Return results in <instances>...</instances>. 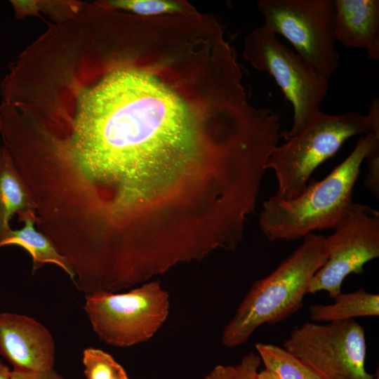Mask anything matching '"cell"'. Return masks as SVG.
<instances>
[{
    "label": "cell",
    "instance_id": "cell-1",
    "mask_svg": "<svg viewBox=\"0 0 379 379\" xmlns=\"http://www.w3.org/2000/svg\"><path fill=\"white\" fill-rule=\"evenodd\" d=\"M238 102L223 59L157 50L96 93L52 143V197L138 223L197 203L229 179Z\"/></svg>",
    "mask_w": 379,
    "mask_h": 379
},
{
    "label": "cell",
    "instance_id": "cell-2",
    "mask_svg": "<svg viewBox=\"0 0 379 379\" xmlns=\"http://www.w3.org/2000/svg\"><path fill=\"white\" fill-rule=\"evenodd\" d=\"M372 132L361 138L352 152L321 181L307 185L296 198L277 195L262 202L259 226L274 241H295L316 230L333 229L353 203V190L361 166L373 143Z\"/></svg>",
    "mask_w": 379,
    "mask_h": 379
},
{
    "label": "cell",
    "instance_id": "cell-3",
    "mask_svg": "<svg viewBox=\"0 0 379 379\" xmlns=\"http://www.w3.org/2000/svg\"><path fill=\"white\" fill-rule=\"evenodd\" d=\"M302 239L272 272L253 283L222 330L223 345H241L262 324L281 322L302 307L313 277L327 260L323 235L311 232Z\"/></svg>",
    "mask_w": 379,
    "mask_h": 379
},
{
    "label": "cell",
    "instance_id": "cell-4",
    "mask_svg": "<svg viewBox=\"0 0 379 379\" xmlns=\"http://www.w3.org/2000/svg\"><path fill=\"white\" fill-rule=\"evenodd\" d=\"M369 132L366 116L359 112L332 115L318 112L302 131L271 153L267 169L276 175V195L286 200L298 197L315 169L333 157L347 140Z\"/></svg>",
    "mask_w": 379,
    "mask_h": 379
},
{
    "label": "cell",
    "instance_id": "cell-5",
    "mask_svg": "<svg viewBox=\"0 0 379 379\" xmlns=\"http://www.w3.org/2000/svg\"><path fill=\"white\" fill-rule=\"evenodd\" d=\"M243 57L256 70L272 77L293 106L292 126L283 131L282 137L298 134L321 110L329 81L262 25L246 36Z\"/></svg>",
    "mask_w": 379,
    "mask_h": 379
},
{
    "label": "cell",
    "instance_id": "cell-6",
    "mask_svg": "<svg viewBox=\"0 0 379 379\" xmlns=\"http://www.w3.org/2000/svg\"><path fill=\"white\" fill-rule=\"evenodd\" d=\"M169 309L168 293L158 281H149L127 292H97L85 297L84 305L99 340L118 347L152 338L167 319Z\"/></svg>",
    "mask_w": 379,
    "mask_h": 379
},
{
    "label": "cell",
    "instance_id": "cell-7",
    "mask_svg": "<svg viewBox=\"0 0 379 379\" xmlns=\"http://www.w3.org/2000/svg\"><path fill=\"white\" fill-rule=\"evenodd\" d=\"M263 26L286 38L295 52L328 81L339 65L334 0H259Z\"/></svg>",
    "mask_w": 379,
    "mask_h": 379
},
{
    "label": "cell",
    "instance_id": "cell-8",
    "mask_svg": "<svg viewBox=\"0 0 379 379\" xmlns=\"http://www.w3.org/2000/svg\"><path fill=\"white\" fill-rule=\"evenodd\" d=\"M283 347L321 379H375L378 374L366 370L365 331L354 319L304 323L291 331Z\"/></svg>",
    "mask_w": 379,
    "mask_h": 379
},
{
    "label": "cell",
    "instance_id": "cell-9",
    "mask_svg": "<svg viewBox=\"0 0 379 379\" xmlns=\"http://www.w3.org/2000/svg\"><path fill=\"white\" fill-rule=\"evenodd\" d=\"M333 230L324 239L327 260L308 289L311 294L326 291L332 299L347 276L361 274L365 264L379 257V212L353 202Z\"/></svg>",
    "mask_w": 379,
    "mask_h": 379
},
{
    "label": "cell",
    "instance_id": "cell-10",
    "mask_svg": "<svg viewBox=\"0 0 379 379\" xmlns=\"http://www.w3.org/2000/svg\"><path fill=\"white\" fill-rule=\"evenodd\" d=\"M0 354L15 370H47L53 368L55 342L50 331L36 319L2 312Z\"/></svg>",
    "mask_w": 379,
    "mask_h": 379
},
{
    "label": "cell",
    "instance_id": "cell-11",
    "mask_svg": "<svg viewBox=\"0 0 379 379\" xmlns=\"http://www.w3.org/2000/svg\"><path fill=\"white\" fill-rule=\"evenodd\" d=\"M334 35L347 48L366 49V57L379 60V1L334 0Z\"/></svg>",
    "mask_w": 379,
    "mask_h": 379
},
{
    "label": "cell",
    "instance_id": "cell-12",
    "mask_svg": "<svg viewBox=\"0 0 379 379\" xmlns=\"http://www.w3.org/2000/svg\"><path fill=\"white\" fill-rule=\"evenodd\" d=\"M28 211H35L31 193L8 151L0 147V243L13 230V216Z\"/></svg>",
    "mask_w": 379,
    "mask_h": 379
},
{
    "label": "cell",
    "instance_id": "cell-13",
    "mask_svg": "<svg viewBox=\"0 0 379 379\" xmlns=\"http://www.w3.org/2000/svg\"><path fill=\"white\" fill-rule=\"evenodd\" d=\"M18 221L24 224L19 230H13L9 236L0 243V248L17 246L25 249L32 257L34 274L46 264L59 267L70 279L73 273L67 260L60 254L51 240L36 227L37 218L34 211L19 213Z\"/></svg>",
    "mask_w": 379,
    "mask_h": 379
},
{
    "label": "cell",
    "instance_id": "cell-14",
    "mask_svg": "<svg viewBox=\"0 0 379 379\" xmlns=\"http://www.w3.org/2000/svg\"><path fill=\"white\" fill-rule=\"evenodd\" d=\"M330 305L317 304L309 308V317L313 321L333 322L354 319L361 317L379 315V295L364 289L343 293L333 298Z\"/></svg>",
    "mask_w": 379,
    "mask_h": 379
},
{
    "label": "cell",
    "instance_id": "cell-15",
    "mask_svg": "<svg viewBox=\"0 0 379 379\" xmlns=\"http://www.w3.org/2000/svg\"><path fill=\"white\" fill-rule=\"evenodd\" d=\"M255 349L265 365V370L277 379H321L283 347L260 343L255 345Z\"/></svg>",
    "mask_w": 379,
    "mask_h": 379
},
{
    "label": "cell",
    "instance_id": "cell-16",
    "mask_svg": "<svg viewBox=\"0 0 379 379\" xmlns=\"http://www.w3.org/2000/svg\"><path fill=\"white\" fill-rule=\"evenodd\" d=\"M105 6L142 17H159L188 14L197 11L182 0H109L100 1Z\"/></svg>",
    "mask_w": 379,
    "mask_h": 379
},
{
    "label": "cell",
    "instance_id": "cell-17",
    "mask_svg": "<svg viewBox=\"0 0 379 379\" xmlns=\"http://www.w3.org/2000/svg\"><path fill=\"white\" fill-rule=\"evenodd\" d=\"M82 361L86 379H129L123 366L102 350L85 349Z\"/></svg>",
    "mask_w": 379,
    "mask_h": 379
},
{
    "label": "cell",
    "instance_id": "cell-18",
    "mask_svg": "<svg viewBox=\"0 0 379 379\" xmlns=\"http://www.w3.org/2000/svg\"><path fill=\"white\" fill-rule=\"evenodd\" d=\"M368 173L364 185L377 199H379V140H376L366 156Z\"/></svg>",
    "mask_w": 379,
    "mask_h": 379
},
{
    "label": "cell",
    "instance_id": "cell-19",
    "mask_svg": "<svg viewBox=\"0 0 379 379\" xmlns=\"http://www.w3.org/2000/svg\"><path fill=\"white\" fill-rule=\"evenodd\" d=\"M260 362L259 356L253 352L243 357L240 363L235 366L237 379H257Z\"/></svg>",
    "mask_w": 379,
    "mask_h": 379
},
{
    "label": "cell",
    "instance_id": "cell-20",
    "mask_svg": "<svg viewBox=\"0 0 379 379\" xmlns=\"http://www.w3.org/2000/svg\"><path fill=\"white\" fill-rule=\"evenodd\" d=\"M11 379H64L53 368L42 370H15L11 372Z\"/></svg>",
    "mask_w": 379,
    "mask_h": 379
},
{
    "label": "cell",
    "instance_id": "cell-21",
    "mask_svg": "<svg viewBox=\"0 0 379 379\" xmlns=\"http://www.w3.org/2000/svg\"><path fill=\"white\" fill-rule=\"evenodd\" d=\"M15 14L18 18L36 15L41 11L40 1H11Z\"/></svg>",
    "mask_w": 379,
    "mask_h": 379
},
{
    "label": "cell",
    "instance_id": "cell-22",
    "mask_svg": "<svg viewBox=\"0 0 379 379\" xmlns=\"http://www.w3.org/2000/svg\"><path fill=\"white\" fill-rule=\"evenodd\" d=\"M204 379H237L235 366L218 365Z\"/></svg>",
    "mask_w": 379,
    "mask_h": 379
},
{
    "label": "cell",
    "instance_id": "cell-23",
    "mask_svg": "<svg viewBox=\"0 0 379 379\" xmlns=\"http://www.w3.org/2000/svg\"><path fill=\"white\" fill-rule=\"evenodd\" d=\"M370 130L377 138H379V98H374L370 103L368 115H366Z\"/></svg>",
    "mask_w": 379,
    "mask_h": 379
},
{
    "label": "cell",
    "instance_id": "cell-24",
    "mask_svg": "<svg viewBox=\"0 0 379 379\" xmlns=\"http://www.w3.org/2000/svg\"><path fill=\"white\" fill-rule=\"evenodd\" d=\"M9 368L0 361V379H11Z\"/></svg>",
    "mask_w": 379,
    "mask_h": 379
},
{
    "label": "cell",
    "instance_id": "cell-25",
    "mask_svg": "<svg viewBox=\"0 0 379 379\" xmlns=\"http://www.w3.org/2000/svg\"><path fill=\"white\" fill-rule=\"evenodd\" d=\"M257 379H277L274 375L266 370H262L258 373Z\"/></svg>",
    "mask_w": 379,
    "mask_h": 379
},
{
    "label": "cell",
    "instance_id": "cell-26",
    "mask_svg": "<svg viewBox=\"0 0 379 379\" xmlns=\"http://www.w3.org/2000/svg\"><path fill=\"white\" fill-rule=\"evenodd\" d=\"M375 379H379V376H378V374L377 375Z\"/></svg>",
    "mask_w": 379,
    "mask_h": 379
}]
</instances>
